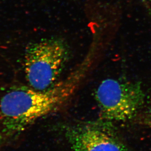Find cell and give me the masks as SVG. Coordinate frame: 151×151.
<instances>
[{"label":"cell","mask_w":151,"mask_h":151,"mask_svg":"<svg viewBox=\"0 0 151 151\" xmlns=\"http://www.w3.org/2000/svg\"><path fill=\"white\" fill-rule=\"evenodd\" d=\"M85 73L76 71L44 90L12 88L0 100V118L8 135L21 133L37 120L62 108L81 84Z\"/></svg>","instance_id":"cell-1"},{"label":"cell","mask_w":151,"mask_h":151,"mask_svg":"<svg viewBox=\"0 0 151 151\" xmlns=\"http://www.w3.org/2000/svg\"><path fill=\"white\" fill-rule=\"evenodd\" d=\"M69 55L68 46L62 39H45L28 46L24 53V70L30 87L44 90L55 84Z\"/></svg>","instance_id":"cell-2"},{"label":"cell","mask_w":151,"mask_h":151,"mask_svg":"<svg viewBox=\"0 0 151 151\" xmlns=\"http://www.w3.org/2000/svg\"><path fill=\"white\" fill-rule=\"evenodd\" d=\"M101 119L124 121L137 115L145 101L140 83L114 79L103 81L95 92Z\"/></svg>","instance_id":"cell-3"},{"label":"cell","mask_w":151,"mask_h":151,"mask_svg":"<svg viewBox=\"0 0 151 151\" xmlns=\"http://www.w3.org/2000/svg\"><path fill=\"white\" fill-rule=\"evenodd\" d=\"M64 132L72 151H129L111 121L100 118L78 123Z\"/></svg>","instance_id":"cell-4"},{"label":"cell","mask_w":151,"mask_h":151,"mask_svg":"<svg viewBox=\"0 0 151 151\" xmlns=\"http://www.w3.org/2000/svg\"><path fill=\"white\" fill-rule=\"evenodd\" d=\"M141 124L151 128V108L144 113L141 117Z\"/></svg>","instance_id":"cell-5"},{"label":"cell","mask_w":151,"mask_h":151,"mask_svg":"<svg viewBox=\"0 0 151 151\" xmlns=\"http://www.w3.org/2000/svg\"><path fill=\"white\" fill-rule=\"evenodd\" d=\"M4 137H3V135L0 134V147L1 145V144L3 143V142H4Z\"/></svg>","instance_id":"cell-6"},{"label":"cell","mask_w":151,"mask_h":151,"mask_svg":"<svg viewBox=\"0 0 151 151\" xmlns=\"http://www.w3.org/2000/svg\"><path fill=\"white\" fill-rule=\"evenodd\" d=\"M143 1H151V0H143Z\"/></svg>","instance_id":"cell-7"}]
</instances>
